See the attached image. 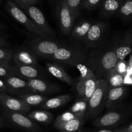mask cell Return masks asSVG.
I'll use <instances>...</instances> for the list:
<instances>
[{"label":"cell","instance_id":"f1b7e54d","mask_svg":"<svg viewBox=\"0 0 132 132\" xmlns=\"http://www.w3.org/2000/svg\"><path fill=\"white\" fill-rule=\"evenodd\" d=\"M77 117H77L76 115L71 113L69 111H67V112H64V113H62V114L57 117V118L55 120V122H54V126L56 127V126H59V125H63V124L65 123V122H68L71 120L77 118Z\"/></svg>","mask_w":132,"mask_h":132},{"label":"cell","instance_id":"d6a6232c","mask_svg":"<svg viewBox=\"0 0 132 132\" xmlns=\"http://www.w3.org/2000/svg\"><path fill=\"white\" fill-rule=\"evenodd\" d=\"M103 0H83L82 6L87 10H94L100 6Z\"/></svg>","mask_w":132,"mask_h":132},{"label":"cell","instance_id":"2e32d148","mask_svg":"<svg viewBox=\"0 0 132 132\" xmlns=\"http://www.w3.org/2000/svg\"><path fill=\"white\" fill-rule=\"evenodd\" d=\"M12 68L14 76L25 80L42 78V73L36 67L14 63Z\"/></svg>","mask_w":132,"mask_h":132},{"label":"cell","instance_id":"cb8c5ba5","mask_svg":"<svg viewBox=\"0 0 132 132\" xmlns=\"http://www.w3.org/2000/svg\"><path fill=\"white\" fill-rule=\"evenodd\" d=\"M27 115L35 122H40L45 125L50 123L53 119V115L50 112L45 110L29 112L27 113Z\"/></svg>","mask_w":132,"mask_h":132},{"label":"cell","instance_id":"d590c367","mask_svg":"<svg viewBox=\"0 0 132 132\" xmlns=\"http://www.w3.org/2000/svg\"><path fill=\"white\" fill-rule=\"evenodd\" d=\"M0 93L9 94V90L6 87V84H5L4 80L1 78H0Z\"/></svg>","mask_w":132,"mask_h":132},{"label":"cell","instance_id":"8d00e7d4","mask_svg":"<svg viewBox=\"0 0 132 132\" xmlns=\"http://www.w3.org/2000/svg\"><path fill=\"white\" fill-rule=\"evenodd\" d=\"M117 132H132V124L116 130Z\"/></svg>","mask_w":132,"mask_h":132},{"label":"cell","instance_id":"44dd1931","mask_svg":"<svg viewBox=\"0 0 132 132\" xmlns=\"http://www.w3.org/2000/svg\"><path fill=\"white\" fill-rule=\"evenodd\" d=\"M93 23L89 21L82 20L74 24L70 34L75 39L83 41Z\"/></svg>","mask_w":132,"mask_h":132},{"label":"cell","instance_id":"83f0119b","mask_svg":"<svg viewBox=\"0 0 132 132\" xmlns=\"http://www.w3.org/2000/svg\"><path fill=\"white\" fill-rule=\"evenodd\" d=\"M116 15L122 19H129L132 17V0H123Z\"/></svg>","mask_w":132,"mask_h":132},{"label":"cell","instance_id":"7c38bea8","mask_svg":"<svg viewBox=\"0 0 132 132\" xmlns=\"http://www.w3.org/2000/svg\"><path fill=\"white\" fill-rule=\"evenodd\" d=\"M106 27L107 24L104 22L93 23L85 38L83 40V42L86 46L92 48L97 46L103 37Z\"/></svg>","mask_w":132,"mask_h":132},{"label":"cell","instance_id":"e575fe53","mask_svg":"<svg viewBox=\"0 0 132 132\" xmlns=\"http://www.w3.org/2000/svg\"><path fill=\"white\" fill-rule=\"evenodd\" d=\"M114 69L117 72L124 76L126 73L127 70H128V63H126L124 60L119 61H118L117 64H116V67Z\"/></svg>","mask_w":132,"mask_h":132},{"label":"cell","instance_id":"d4e9b609","mask_svg":"<svg viewBox=\"0 0 132 132\" xmlns=\"http://www.w3.org/2000/svg\"><path fill=\"white\" fill-rule=\"evenodd\" d=\"M18 97L23 102L31 106H41L45 101H46L49 98L47 96L38 94H22L18 95Z\"/></svg>","mask_w":132,"mask_h":132},{"label":"cell","instance_id":"b9f144b4","mask_svg":"<svg viewBox=\"0 0 132 132\" xmlns=\"http://www.w3.org/2000/svg\"><path fill=\"white\" fill-rule=\"evenodd\" d=\"M98 132H117V131H116V130H114V131H111V130H100V131Z\"/></svg>","mask_w":132,"mask_h":132},{"label":"cell","instance_id":"3957f363","mask_svg":"<svg viewBox=\"0 0 132 132\" xmlns=\"http://www.w3.org/2000/svg\"><path fill=\"white\" fill-rule=\"evenodd\" d=\"M86 58V52L82 49L73 46H62L48 59L76 67L83 64Z\"/></svg>","mask_w":132,"mask_h":132},{"label":"cell","instance_id":"74e56055","mask_svg":"<svg viewBox=\"0 0 132 132\" xmlns=\"http://www.w3.org/2000/svg\"><path fill=\"white\" fill-rule=\"evenodd\" d=\"M9 42L3 37H0V48H5L9 45Z\"/></svg>","mask_w":132,"mask_h":132},{"label":"cell","instance_id":"9c48e42d","mask_svg":"<svg viewBox=\"0 0 132 132\" xmlns=\"http://www.w3.org/2000/svg\"><path fill=\"white\" fill-rule=\"evenodd\" d=\"M22 10L28 15L38 29L45 35L46 37L50 39V37H54L55 36L56 33L54 30L47 21L46 18L42 12L36 6V5L29 6Z\"/></svg>","mask_w":132,"mask_h":132},{"label":"cell","instance_id":"603a6c76","mask_svg":"<svg viewBox=\"0 0 132 132\" xmlns=\"http://www.w3.org/2000/svg\"><path fill=\"white\" fill-rule=\"evenodd\" d=\"M104 79L107 82L109 88H115L124 85V76L113 69L107 72Z\"/></svg>","mask_w":132,"mask_h":132},{"label":"cell","instance_id":"ab89813d","mask_svg":"<svg viewBox=\"0 0 132 132\" xmlns=\"http://www.w3.org/2000/svg\"><path fill=\"white\" fill-rule=\"evenodd\" d=\"M0 128H6V123L5 122V120L0 116Z\"/></svg>","mask_w":132,"mask_h":132},{"label":"cell","instance_id":"ac0fdd59","mask_svg":"<svg viewBox=\"0 0 132 132\" xmlns=\"http://www.w3.org/2000/svg\"><path fill=\"white\" fill-rule=\"evenodd\" d=\"M46 68L49 73L53 77L68 84L70 86L72 85L73 81L71 77L69 76L64 68L59 64L54 63H46Z\"/></svg>","mask_w":132,"mask_h":132},{"label":"cell","instance_id":"52a82bcc","mask_svg":"<svg viewBox=\"0 0 132 132\" xmlns=\"http://www.w3.org/2000/svg\"><path fill=\"white\" fill-rule=\"evenodd\" d=\"M29 49L37 56L49 59L55 54L57 50L62 46L60 43L50 40L49 38L37 37L28 43Z\"/></svg>","mask_w":132,"mask_h":132},{"label":"cell","instance_id":"7402d4cb","mask_svg":"<svg viewBox=\"0 0 132 132\" xmlns=\"http://www.w3.org/2000/svg\"><path fill=\"white\" fill-rule=\"evenodd\" d=\"M71 99H72V95L69 94L59 95L55 97L48 99L41 106H40V107L45 110L55 109L68 103L71 100Z\"/></svg>","mask_w":132,"mask_h":132},{"label":"cell","instance_id":"7bdbcfd3","mask_svg":"<svg viewBox=\"0 0 132 132\" xmlns=\"http://www.w3.org/2000/svg\"><path fill=\"white\" fill-rule=\"evenodd\" d=\"M3 1V0H0V4H1V3H2Z\"/></svg>","mask_w":132,"mask_h":132},{"label":"cell","instance_id":"5b68a950","mask_svg":"<svg viewBox=\"0 0 132 132\" xmlns=\"http://www.w3.org/2000/svg\"><path fill=\"white\" fill-rule=\"evenodd\" d=\"M4 120L15 127L25 132H42L41 128L35 121L28 117L27 113L4 110L3 112Z\"/></svg>","mask_w":132,"mask_h":132},{"label":"cell","instance_id":"5bb4252c","mask_svg":"<svg viewBox=\"0 0 132 132\" xmlns=\"http://www.w3.org/2000/svg\"><path fill=\"white\" fill-rule=\"evenodd\" d=\"M132 52V30H128L116 44L118 61H124Z\"/></svg>","mask_w":132,"mask_h":132},{"label":"cell","instance_id":"9a60e30c","mask_svg":"<svg viewBox=\"0 0 132 132\" xmlns=\"http://www.w3.org/2000/svg\"><path fill=\"white\" fill-rule=\"evenodd\" d=\"M28 86L33 91L34 94H52L57 92L60 88L54 84L43 81L41 79H26Z\"/></svg>","mask_w":132,"mask_h":132},{"label":"cell","instance_id":"f35d334b","mask_svg":"<svg viewBox=\"0 0 132 132\" xmlns=\"http://www.w3.org/2000/svg\"><path fill=\"white\" fill-rule=\"evenodd\" d=\"M127 71H131V72H132V52L129 54V60H128V70Z\"/></svg>","mask_w":132,"mask_h":132},{"label":"cell","instance_id":"836d02e7","mask_svg":"<svg viewBox=\"0 0 132 132\" xmlns=\"http://www.w3.org/2000/svg\"><path fill=\"white\" fill-rule=\"evenodd\" d=\"M21 10L29 6L36 5L39 3L40 0H12Z\"/></svg>","mask_w":132,"mask_h":132},{"label":"cell","instance_id":"30bf717a","mask_svg":"<svg viewBox=\"0 0 132 132\" xmlns=\"http://www.w3.org/2000/svg\"><path fill=\"white\" fill-rule=\"evenodd\" d=\"M0 104L4 110L11 112L27 113L31 109V106L18 97L10 96L5 93H0Z\"/></svg>","mask_w":132,"mask_h":132},{"label":"cell","instance_id":"8992f818","mask_svg":"<svg viewBox=\"0 0 132 132\" xmlns=\"http://www.w3.org/2000/svg\"><path fill=\"white\" fill-rule=\"evenodd\" d=\"M5 9L6 12L10 14V16L15 19L17 22L25 27L29 32L34 34L37 37H41L47 38L35 26L33 22L28 18V15L22 10L18 6H17L12 0H6L5 4Z\"/></svg>","mask_w":132,"mask_h":132},{"label":"cell","instance_id":"277c9868","mask_svg":"<svg viewBox=\"0 0 132 132\" xmlns=\"http://www.w3.org/2000/svg\"><path fill=\"white\" fill-rule=\"evenodd\" d=\"M109 86L104 79L97 80V87L88 101V107L85 119L95 117L106 106Z\"/></svg>","mask_w":132,"mask_h":132},{"label":"cell","instance_id":"4fadbf2b","mask_svg":"<svg viewBox=\"0 0 132 132\" xmlns=\"http://www.w3.org/2000/svg\"><path fill=\"white\" fill-rule=\"evenodd\" d=\"M37 55L28 48L21 46L13 54L12 59L16 64H21L25 65L38 67Z\"/></svg>","mask_w":132,"mask_h":132},{"label":"cell","instance_id":"f546056e","mask_svg":"<svg viewBox=\"0 0 132 132\" xmlns=\"http://www.w3.org/2000/svg\"><path fill=\"white\" fill-rule=\"evenodd\" d=\"M14 76L12 66L8 63H0V78L5 79L6 77Z\"/></svg>","mask_w":132,"mask_h":132},{"label":"cell","instance_id":"8fae6325","mask_svg":"<svg viewBox=\"0 0 132 132\" xmlns=\"http://www.w3.org/2000/svg\"><path fill=\"white\" fill-rule=\"evenodd\" d=\"M6 85L9 94L19 95L22 94H34L32 89L30 88L27 81L16 76H10L3 79Z\"/></svg>","mask_w":132,"mask_h":132},{"label":"cell","instance_id":"d6986e66","mask_svg":"<svg viewBox=\"0 0 132 132\" xmlns=\"http://www.w3.org/2000/svg\"><path fill=\"white\" fill-rule=\"evenodd\" d=\"M126 88L124 85L115 88H109L106 106L107 108H111L119 103L125 95Z\"/></svg>","mask_w":132,"mask_h":132},{"label":"cell","instance_id":"4316f807","mask_svg":"<svg viewBox=\"0 0 132 132\" xmlns=\"http://www.w3.org/2000/svg\"><path fill=\"white\" fill-rule=\"evenodd\" d=\"M87 107L88 102L80 99V101H76L69 108V111L76 115L77 117L85 119V116H86L87 110Z\"/></svg>","mask_w":132,"mask_h":132},{"label":"cell","instance_id":"60d3db41","mask_svg":"<svg viewBox=\"0 0 132 132\" xmlns=\"http://www.w3.org/2000/svg\"><path fill=\"white\" fill-rule=\"evenodd\" d=\"M6 27L5 24H3V23H0V29L1 30H4V29H6Z\"/></svg>","mask_w":132,"mask_h":132},{"label":"cell","instance_id":"e0dca14e","mask_svg":"<svg viewBox=\"0 0 132 132\" xmlns=\"http://www.w3.org/2000/svg\"><path fill=\"white\" fill-rule=\"evenodd\" d=\"M122 119V115L117 112H110L93 121V125L98 128H110L117 125Z\"/></svg>","mask_w":132,"mask_h":132},{"label":"cell","instance_id":"6da1fadb","mask_svg":"<svg viewBox=\"0 0 132 132\" xmlns=\"http://www.w3.org/2000/svg\"><path fill=\"white\" fill-rule=\"evenodd\" d=\"M118 61L115 45L91 57L88 61V67L93 71L97 79H100L102 76L104 77L107 72L115 68Z\"/></svg>","mask_w":132,"mask_h":132},{"label":"cell","instance_id":"484cf974","mask_svg":"<svg viewBox=\"0 0 132 132\" xmlns=\"http://www.w3.org/2000/svg\"><path fill=\"white\" fill-rule=\"evenodd\" d=\"M84 121L85 119L77 117L54 128L61 132H76L78 131L80 127L82 126Z\"/></svg>","mask_w":132,"mask_h":132},{"label":"cell","instance_id":"4dcf8cb0","mask_svg":"<svg viewBox=\"0 0 132 132\" xmlns=\"http://www.w3.org/2000/svg\"><path fill=\"white\" fill-rule=\"evenodd\" d=\"M14 51L6 48H0V63H10L12 59Z\"/></svg>","mask_w":132,"mask_h":132},{"label":"cell","instance_id":"ffe728a7","mask_svg":"<svg viewBox=\"0 0 132 132\" xmlns=\"http://www.w3.org/2000/svg\"><path fill=\"white\" fill-rule=\"evenodd\" d=\"M123 0H103L100 5V14L105 18L116 15Z\"/></svg>","mask_w":132,"mask_h":132},{"label":"cell","instance_id":"7a4b0ae2","mask_svg":"<svg viewBox=\"0 0 132 132\" xmlns=\"http://www.w3.org/2000/svg\"><path fill=\"white\" fill-rule=\"evenodd\" d=\"M76 68L80 71L76 89L80 99L88 102L95 90L98 79L93 71L87 66L81 64Z\"/></svg>","mask_w":132,"mask_h":132},{"label":"cell","instance_id":"1f68e13d","mask_svg":"<svg viewBox=\"0 0 132 132\" xmlns=\"http://www.w3.org/2000/svg\"><path fill=\"white\" fill-rule=\"evenodd\" d=\"M64 1L69 8L75 13V15L78 16L83 0H64Z\"/></svg>","mask_w":132,"mask_h":132},{"label":"cell","instance_id":"ba28073f","mask_svg":"<svg viewBox=\"0 0 132 132\" xmlns=\"http://www.w3.org/2000/svg\"><path fill=\"white\" fill-rule=\"evenodd\" d=\"M56 15L60 30L63 34L69 35L77 15L69 8L64 0H59L56 6Z\"/></svg>","mask_w":132,"mask_h":132}]
</instances>
